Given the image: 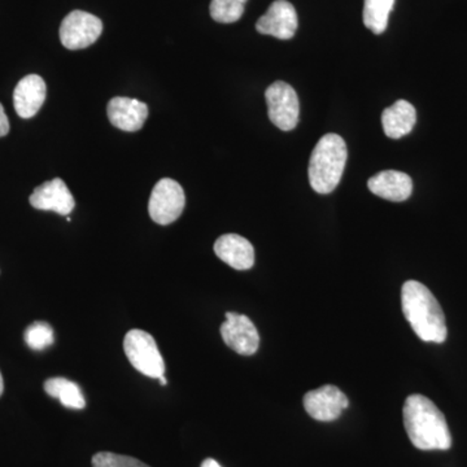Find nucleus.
Listing matches in <instances>:
<instances>
[{"mask_svg":"<svg viewBox=\"0 0 467 467\" xmlns=\"http://www.w3.org/2000/svg\"><path fill=\"white\" fill-rule=\"evenodd\" d=\"M404 426L411 444L420 451H448L451 436L441 409L423 395H410L405 400Z\"/></svg>","mask_w":467,"mask_h":467,"instance_id":"obj_1","label":"nucleus"},{"mask_svg":"<svg viewBox=\"0 0 467 467\" xmlns=\"http://www.w3.org/2000/svg\"><path fill=\"white\" fill-rule=\"evenodd\" d=\"M402 313L420 340L444 343L448 337L447 322L441 304L425 285L408 281L401 290Z\"/></svg>","mask_w":467,"mask_h":467,"instance_id":"obj_2","label":"nucleus"},{"mask_svg":"<svg viewBox=\"0 0 467 467\" xmlns=\"http://www.w3.org/2000/svg\"><path fill=\"white\" fill-rule=\"evenodd\" d=\"M347 144L340 135L326 134L313 150L309 160V182L316 192H333L342 180L346 168Z\"/></svg>","mask_w":467,"mask_h":467,"instance_id":"obj_3","label":"nucleus"},{"mask_svg":"<svg viewBox=\"0 0 467 467\" xmlns=\"http://www.w3.org/2000/svg\"><path fill=\"white\" fill-rule=\"evenodd\" d=\"M126 358L131 367L143 376L159 379L165 374V361L152 335L143 330H130L124 339Z\"/></svg>","mask_w":467,"mask_h":467,"instance_id":"obj_4","label":"nucleus"},{"mask_svg":"<svg viewBox=\"0 0 467 467\" xmlns=\"http://www.w3.org/2000/svg\"><path fill=\"white\" fill-rule=\"evenodd\" d=\"M186 196L182 186L171 178H162L153 187L149 202L150 217L159 225H171L182 214Z\"/></svg>","mask_w":467,"mask_h":467,"instance_id":"obj_5","label":"nucleus"},{"mask_svg":"<svg viewBox=\"0 0 467 467\" xmlns=\"http://www.w3.org/2000/svg\"><path fill=\"white\" fill-rule=\"evenodd\" d=\"M265 99L270 121L284 131H291L299 122L300 104L296 91L284 81L266 88Z\"/></svg>","mask_w":467,"mask_h":467,"instance_id":"obj_6","label":"nucleus"},{"mask_svg":"<svg viewBox=\"0 0 467 467\" xmlns=\"http://www.w3.org/2000/svg\"><path fill=\"white\" fill-rule=\"evenodd\" d=\"M103 33L99 17L85 11H73L60 26V41L67 50H84L94 45Z\"/></svg>","mask_w":467,"mask_h":467,"instance_id":"obj_7","label":"nucleus"},{"mask_svg":"<svg viewBox=\"0 0 467 467\" xmlns=\"http://www.w3.org/2000/svg\"><path fill=\"white\" fill-rule=\"evenodd\" d=\"M221 337L226 346L242 356H252L260 347V335L256 326L247 316L226 313V322L221 326Z\"/></svg>","mask_w":467,"mask_h":467,"instance_id":"obj_8","label":"nucleus"},{"mask_svg":"<svg viewBox=\"0 0 467 467\" xmlns=\"http://www.w3.org/2000/svg\"><path fill=\"white\" fill-rule=\"evenodd\" d=\"M303 402L306 413L321 422L337 420L349 404L347 396L333 384H326L321 389L306 393Z\"/></svg>","mask_w":467,"mask_h":467,"instance_id":"obj_9","label":"nucleus"},{"mask_svg":"<svg viewBox=\"0 0 467 467\" xmlns=\"http://www.w3.org/2000/svg\"><path fill=\"white\" fill-rule=\"evenodd\" d=\"M297 26L299 20L294 5L287 0H275L267 8L266 14L257 21L256 29L264 36H272L287 41L296 33Z\"/></svg>","mask_w":467,"mask_h":467,"instance_id":"obj_10","label":"nucleus"},{"mask_svg":"<svg viewBox=\"0 0 467 467\" xmlns=\"http://www.w3.org/2000/svg\"><path fill=\"white\" fill-rule=\"evenodd\" d=\"M29 202L33 208L57 212L61 216H69L76 205L72 192L60 178H55L36 187L30 195Z\"/></svg>","mask_w":467,"mask_h":467,"instance_id":"obj_11","label":"nucleus"},{"mask_svg":"<svg viewBox=\"0 0 467 467\" xmlns=\"http://www.w3.org/2000/svg\"><path fill=\"white\" fill-rule=\"evenodd\" d=\"M110 124L119 130L134 133L140 130L149 117V107L142 101L130 98L117 97L107 107Z\"/></svg>","mask_w":467,"mask_h":467,"instance_id":"obj_12","label":"nucleus"},{"mask_svg":"<svg viewBox=\"0 0 467 467\" xmlns=\"http://www.w3.org/2000/svg\"><path fill=\"white\" fill-rule=\"evenodd\" d=\"M46 95L47 88L41 76L24 77L14 91L15 110L21 119H32L42 109Z\"/></svg>","mask_w":467,"mask_h":467,"instance_id":"obj_13","label":"nucleus"},{"mask_svg":"<svg viewBox=\"0 0 467 467\" xmlns=\"http://www.w3.org/2000/svg\"><path fill=\"white\" fill-rule=\"evenodd\" d=\"M214 254L235 270H248L254 264V245L236 234L220 236L214 243Z\"/></svg>","mask_w":467,"mask_h":467,"instance_id":"obj_14","label":"nucleus"},{"mask_svg":"<svg viewBox=\"0 0 467 467\" xmlns=\"http://www.w3.org/2000/svg\"><path fill=\"white\" fill-rule=\"evenodd\" d=\"M368 190L374 195L389 202H404L413 192V181L398 171H380L368 180Z\"/></svg>","mask_w":467,"mask_h":467,"instance_id":"obj_15","label":"nucleus"},{"mask_svg":"<svg viewBox=\"0 0 467 467\" xmlns=\"http://www.w3.org/2000/svg\"><path fill=\"white\" fill-rule=\"evenodd\" d=\"M416 122V109L407 100L396 101L382 113L384 134L392 140H400L410 133Z\"/></svg>","mask_w":467,"mask_h":467,"instance_id":"obj_16","label":"nucleus"},{"mask_svg":"<svg viewBox=\"0 0 467 467\" xmlns=\"http://www.w3.org/2000/svg\"><path fill=\"white\" fill-rule=\"evenodd\" d=\"M45 391L51 398L57 399L66 408L81 410L86 407L84 395L81 389L72 380L66 378H51L46 380Z\"/></svg>","mask_w":467,"mask_h":467,"instance_id":"obj_17","label":"nucleus"},{"mask_svg":"<svg viewBox=\"0 0 467 467\" xmlns=\"http://www.w3.org/2000/svg\"><path fill=\"white\" fill-rule=\"evenodd\" d=\"M393 5L395 0H365L362 14L365 26L374 34L386 32Z\"/></svg>","mask_w":467,"mask_h":467,"instance_id":"obj_18","label":"nucleus"},{"mask_svg":"<svg viewBox=\"0 0 467 467\" xmlns=\"http://www.w3.org/2000/svg\"><path fill=\"white\" fill-rule=\"evenodd\" d=\"M248 0H212L211 16L221 24H232L241 20Z\"/></svg>","mask_w":467,"mask_h":467,"instance_id":"obj_19","label":"nucleus"},{"mask_svg":"<svg viewBox=\"0 0 467 467\" xmlns=\"http://www.w3.org/2000/svg\"><path fill=\"white\" fill-rule=\"evenodd\" d=\"M26 343L30 349L45 350L54 343V330L47 322H34L26 328Z\"/></svg>","mask_w":467,"mask_h":467,"instance_id":"obj_20","label":"nucleus"},{"mask_svg":"<svg viewBox=\"0 0 467 467\" xmlns=\"http://www.w3.org/2000/svg\"><path fill=\"white\" fill-rule=\"evenodd\" d=\"M92 467H150L134 457L100 451L92 457Z\"/></svg>","mask_w":467,"mask_h":467,"instance_id":"obj_21","label":"nucleus"},{"mask_svg":"<svg viewBox=\"0 0 467 467\" xmlns=\"http://www.w3.org/2000/svg\"><path fill=\"white\" fill-rule=\"evenodd\" d=\"M9 133L8 117L5 115V109L0 104V138L5 137Z\"/></svg>","mask_w":467,"mask_h":467,"instance_id":"obj_22","label":"nucleus"},{"mask_svg":"<svg viewBox=\"0 0 467 467\" xmlns=\"http://www.w3.org/2000/svg\"><path fill=\"white\" fill-rule=\"evenodd\" d=\"M202 467H223L220 463L217 462L216 460L207 459L204 460V462L202 463Z\"/></svg>","mask_w":467,"mask_h":467,"instance_id":"obj_23","label":"nucleus"},{"mask_svg":"<svg viewBox=\"0 0 467 467\" xmlns=\"http://www.w3.org/2000/svg\"><path fill=\"white\" fill-rule=\"evenodd\" d=\"M3 391H5V380H3L2 373H0V396L3 395Z\"/></svg>","mask_w":467,"mask_h":467,"instance_id":"obj_24","label":"nucleus"},{"mask_svg":"<svg viewBox=\"0 0 467 467\" xmlns=\"http://www.w3.org/2000/svg\"><path fill=\"white\" fill-rule=\"evenodd\" d=\"M160 383H161V386H167L168 380L167 378L162 376L161 378H159Z\"/></svg>","mask_w":467,"mask_h":467,"instance_id":"obj_25","label":"nucleus"}]
</instances>
